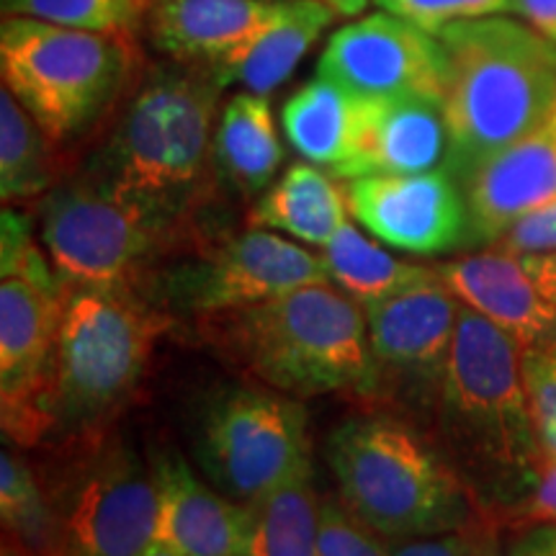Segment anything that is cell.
<instances>
[{
	"instance_id": "1",
	"label": "cell",
	"mask_w": 556,
	"mask_h": 556,
	"mask_svg": "<svg viewBox=\"0 0 556 556\" xmlns=\"http://www.w3.org/2000/svg\"><path fill=\"white\" fill-rule=\"evenodd\" d=\"M428 422L430 438L497 526L500 513L536 482L546 454L528 405L523 351L464 304Z\"/></svg>"
},
{
	"instance_id": "2",
	"label": "cell",
	"mask_w": 556,
	"mask_h": 556,
	"mask_svg": "<svg viewBox=\"0 0 556 556\" xmlns=\"http://www.w3.org/2000/svg\"><path fill=\"white\" fill-rule=\"evenodd\" d=\"M219 93L208 67L173 60L144 67L86 173L148 206L184 240L197 238V217L219 180L214 168Z\"/></svg>"
},
{
	"instance_id": "3",
	"label": "cell",
	"mask_w": 556,
	"mask_h": 556,
	"mask_svg": "<svg viewBox=\"0 0 556 556\" xmlns=\"http://www.w3.org/2000/svg\"><path fill=\"white\" fill-rule=\"evenodd\" d=\"M443 50L446 170L467 186L556 103V45L526 21L482 16L435 34Z\"/></svg>"
},
{
	"instance_id": "4",
	"label": "cell",
	"mask_w": 556,
	"mask_h": 556,
	"mask_svg": "<svg viewBox=\"0 0 556 556\" xmlns=\"http://www.w3.org/2000/svg\"><path fill=\"white\" fill-rule=\"evenodd\" d=\"M325 458L348 510L387 541L426 539L486 518L433 438L402 415H353L330 430Z\"/></svg>"
},
{
	"instance_id": "5",
	"label": "cell",
	"mask_w": 556,
	"mask_h": 556,
	"mask_svg": "<svg viewBox=\"0 0 556 556\" xmlns=\"http://www.w3.org/2000/svg\"><path fill=\"white\" fill-rule=\"evenodd\" d=\"M242 371L291 397L374 394L366 309L332 283H309L212 325Z\"/></svg>"
},
{
	"instance_id": "6",
	"label": "cell",
	"mask_w": 556,
	"mask_h": 556,
	"mask_svg": "<svg viewBox=\"0 0 556 556\" xmlns=\"http://www.w3.org/2000/svg\"><path fill=\"white\" fill-rule=\"evenodd\" d=\"M170 319L131 289L62 291L52 384V438L62 448L106 433L142 381L157 338Z\"/></svg>"
},
{
	"instance_id": "7",
	"label": "cell",
	"mask_w": 556,
	"mask_h": 556,
	"mask_svg": "<svg viewBox=\"0 0 556 556\" xmlns=\"http://www.w3.org/2000/svg\"><path fill=\"white\" fill-rule=\"evenodd\" d=\"M135 34L3 16L0 73L62 155L122 106L142 73Z\"/></svg>"
},
{
	"instance_id": "8",
	"label": "cell",
	"mask_w": 556,
	"mask_h": 556,
	"mask_svg": "<svg viewBox=\"0 0 556 556\" xmlns=\"http://www.w3.org/2000/svg\"><path fill=\"white\" fill-rule=\"evenodd\" d=\"M39 235L62 283L135 289L178 229L139 201L83 170L39 199Z\"/></svg>"
},
{
	"instance_id": "9",
	"label": "cell",
	"mask_w": 556,
	"mask_h": 556,
	"mask_svg": "<svg viewBox=\"0 0 556 556\" xmlns=\"http://www.w3.org/2000/svg\"><path fill=\"white\" fill-rule=\"evenodd\" d=\"M197 464L222 495L258 503L312 464L307 409L270 387H235L206 407Z\"/></svg>"
},
{
	"instance_id": "10",
	"label": "cell",
	"mask_w": 556,
	"mask_h": 556,
	"mask_svg": "<svg viewBox=\"0 0 556 556\" xmlns=\"http://www.w3.org/2000/svg\"><path fill=\"white\" fill-rule=\"evenodd\" d=\"M73 464L58 484L45 482L70 556H144L157 544L160 490L155 469L148 471L122 443L96 438L65 448Z\"/></svg>"
},
{
	"instance_id": "11",
	"label": "cell",
	"mask_w": 556,
	"mask_h": 556,
	"mask_svg": "<svg viewBox=\"0 0 556 556\" xmlns=\"http://www.w3.org/2000/svg\"><path fill=\"white\" fill-rule=\"evenodd\" d=\"M374 358L371 405L430 417L446 374L462 302L433 270L397 294L366 304Z\"/></svg>"
},
{
	"instance_id": "12",
	"label": "cell",
	"mask_w": 556,
	"mask_h": 556,
	"mask_svg": "<svg viewBox=\"0 0 556 556\" xmlns=\"http://www.w3.org/2000/svg\"><path fill=\"white\" fill-rule=\"evenodd\" d=\"M309 283H330L323 255L270 229L248 227L245 232L212 242L197 263L170 270L157 296L173 309L214 317Z\"/></svg>"
},
{
	"instance_id": "13",
	"label": "cell",
	"mask_w": 556,
	"mask_h": 556,
	"mask_svg": "<svg viewBox=\"0 0 556 556\" xmlns=\"http://www.w3.org/2000/svg\"><path fill=\"white\" fill-rule=\"evenodd\" d=\"M62 291L18 276L0 283V415L13 446L31 448L52 438Z\"/></svg>"
},
{
	"instance_id": "14",
	"label": "cell",
	"mask_w": 556,
	"mask_h": 556,
	"mask_svg": "<svg viewBox=\"0 0 556 556\" xmlns=\"http://www.w3.org/2000/svg\"><path fill=\"white\" fill-rule=\"evenodd\" d=\"M317 75L358 99L433 96L443 101L441 41L384 9L340 26L319 54Z\"/></svg>"
},
{
	"instance_id": "15",
	"label": "cell",
	"mask_w": 556,
	"mask_h": 556,
	"mask_svg": "<svg viewBox=\"0 0 556 556\" xmlns=\"http://www.w3.org/2000/svg\"><path fill=\"white\" fill-rule=\"evenodd\" d=\"M351 217L389 248L441 255L471 245L464 186L446 168L413 176H364L343 186Z\"/></svg>"
},
{
	"instance_id": "16",
	"label": "cell",
	"mask_w": 556,
	"mask_h": 556,
	"mask_svg": "<svg viewBox=\"0 0 556 556\" xmlns=\"http://www.w3.org/2000/svg\"><path fill=\"white\" fill-rule=\"evenodd\" d=\"M361 127L351 160L332 173L338 180L364 176H413L446 168L448 124L433 96L361 99Z\"/></svg>"
},
{
	"instance_id": "17",
	"label": "cell",
	"mask_w": 556,
	"mask_h": 556,
	"mask_svg": "<svg viewBox=\"0 0 556 556\" xmlns=\"http://www.w3.org/2000/svg\"><path fill=\"white\" fill-rule=\"evenodd\" d=\"M281 0H152L142 29L165 60L227 67L266 29Z\"/></svg>"
},
{
	"instance_id": "18",
	"label": "cell",
	"mask_w": 556,
	"mask_h": 556,
	"mask_svg": "<svg viewBox=\"0 0 556 556\" xmlns=\"http://www.w3.org/2000/svg\"><path fill=\"white\" fill-rule=\"evenodd\" d=\"M464 193L471 245H492L518 217L556 199V103L528 135L486 160Z\"/></svg>"
},
{
	"instance_id": "19",
	"label": "cell",
	"mask_w": 556,
	"mask_h": 556,
	"mask_svg": "<svg viewBox=\"0 0 556 556\" xmlns=\"http://www.w3.org/2000/svg\"><path fill=\"white\" fill-rule=\"evenodd\" d=\"M464 307L495 323L520 351L556 338V309L541 294L523 255L486 248L482 253L435 266Z\"/></svg>"
},
{
	"instance_id": "20",
	"label": "cell",
	"mask_w": 556,
	"mask_h": 556,
	"mask_svg": "<svg viewBox=\"0 0 556 556\" xmlns=\"http://www.w3.org/2000/svg\"><path fill=\"white\" fill-rule=\"evenodd\" d=\"M157 544L178 556H242L250 533V505L222 495L193 475L178 454L157 458Z\"/></svg>"
},
{
	"instance_id": "21",
	"label": "cell",
	"mask_w": 556,
	"mask_h": 556,
	"mask_svg": "<svg viewBox=\"0 0 556 556\" xmlns=\"http://www.w3.org/2000/svg\"><path fill=\"white\" fill-rule=\"evenodd\" d=\"M336 18L338 11L325 0H281V9L253 45L238 60L214 73L219 86L240 83L250 93H274L294 75L299 62L307 58Z\"/></svg>"
},
{
	"instance_id": "22",
	"label": "cell",
	"mask_w": 556,
	"mask_h": 556,
	"mask_svg": "<svg viewBox=\"0 0 556 556\" xmlns=\"http://www.w3.org/2000/svg\"><path fill=\"white\" fill-rule=\"evenodd\" d=\"M281 160L283 148L268 96L250 90L232 96L222 106L214 131L217 178L242 199H255L274 184Z\"/></svg>"
},
{
	"instance_id": "23",
	"label": "cell",
	"mask_w": 556,
	"mask_h": 556,
	"mask_svg": "<svg viewBox=\"0 0 556 556\" xmlns=\"http://www.w3.org/2000/svg\"><path fill=\"white\" fill-rule=\"evenodd\" d=\"M345 189L330 170L294 163L261 193L248 214V227L276 229L289 238L323 248L348 222Z\"/></svg>"
},
{
	"instance_id": "24",
	"label": "cell",
	"mask_w": 556,
	"mask_h": 556,
	"mask_svg": "<svg viewBox=\"0 0 556 556\" xmlns=\"http://www.w3.org/2000/svg\"><path fill=\"white\" fill-rule=\"evenodd\" d=\"M361 101L323 75L304 83L283 103L281 124L291 148L307 163L336 173L356 150Z\"/></svg>"
},
{
	"instance_id": "25",
	"label": "cell",
	"mask_w": 556,
	"mask_h": 556,
	"mask_svg": "<svg viewBox=\"0 0 556 556\" xmlns=\"http://www.w3.org/2000/svg\"><path fill=\"white\" fill-rule=\"evenodd\" d=\"M65 155L9 88H0V197L3 204L41 199L60 184Z\"/></svg>"
},
{
	"instance_id": "26",
	"label": "cell",
	"mask_w": 556,
	"mask_h": 556,
	"mask_svg": "<svg viewBox=\"0 0 556 556\" xmlns=\"http://www.w3.org/2000/svg\"><path fill=\"white\" fill-rule=\"evenodd\" d=\"M319 497L312 464L250 505L242 556H319Z\"/></svg>"
},
{
	"instance_id": "27",
	"label": "cell",
	"mask_w": 556,
	"mask_h": 556,
	"mask_svg": "<svg viewBox=\"0 0 556 556\" xmlns=\"http://www.w3.org/2000/svg\"><path fill=\"white\" fill-rule=\"evenodd\" d=\"M0 516L5 539L24 556H70L65 528L45 479L9 448L0 454Z\"/></svg>"
},
{
	"instance_id": "28",
	"label": "cell",
	"mask_w": 556,
	"mask_h": 556,
	"mask_svg": "<svg viewBox=\"0 0 556 556\" xmlns=\"http://www.w3.org/2000/svg\"><path fill=\"white\" fill-rule=\"evenodd\" d=\"M319 255L328 268L332 287L356 299L361 307L413 287L415 281L433 270L394 258L377 242L368 240L364 232H358L351 219L325 242Z\"/></svg>"
},
{
	"instance_id": "29",
	"label": "cell",
	"mask_w": 556,
	"mask_h": 556,
	"mask_svg": "<svg viewBox=\"0 0 556 556\" xmlns=\"http://www.w3.org/2000/svg\"><path fill=\"white\" fill-rule=\"evenodd\" d=\"M3 16L45 21L86 31L135 34L148 9L139 0H3Z\"/></svg>"
},
{
	"instance_id": "30",
	"label": "cell",
	"mask_w": 556,
	"mask_h": 556,
	"mask_svg": "<svg viewBox=\"0 0 556 556\" xmlns=\"http://www.w3.org/2000/svg\"><path fill=\"white\" fill-rule=\"evenodd\" d=\"M0 268L3 276H18L47 289H62V278L54 270L47 250L31 238V217L5 206L0 219Z\"/></svg>"
},
{
	"instance_id": "31",
	"label": "cell",
	"mask_w": 556,
	"mask_h": 556,
	"mask_svg": "<svg viewBox=\"0 0 556 556\" xmlns=\"http://www.w3.org/2000/svg\"><path fill=\"white\" fill-rule=\"evenodd\" d=\"M319 556H392V541L353 516L340 497H319Z\"/></svg>"
},
{
	"instance_id": "32",
	"label": "cell",
	"mask_w": 556,
	"mask_h": 556,
	"mask_svg": "<svg viewBox=\"0 0 556 556\" xmlns=\"http://www.w3.org/2000/svg\"><path fill=\"white\" fill-rule=\"evenodd\" d=\"M523 381L541 448L556 458V338L523 351Z\"/></svg>"
},
{
	"instance_id": "33",
	"label": "cell",
	"mask_w": 556,
	"mask_h": 556,
	"mask_svg": "<svg viewBox=\"0 0 556 556\" xmlns=\"http://www.w3.org/2000/svg\"><path fill=\"white\" fill-rule=\"evenodd\" d=\"M379 9L438 34L456 21L513 13V0H377Z\"/></svg>"
},
{
	"instance_id": "34",
	"label": "cell",
	"mask_w": 556,
	"mask_h": 556,
	"mask_svg": "<svg viewBox=\"0 0 556 556\" xmlns=\"http://www.w3.org/2000/svg\"><path fill=\"white\" fill-rule=\"evenodd\" d=\"M392 556H500V528L479 520L438 536L392 541Z\"/></svg>"
},
{
	"instance_id": "35",
	"label": "cell",
	"mask_w": 556,
	"mask_h": 556,
	"mask_svg": "<svg viewBox=\"0 0 556 556\" xmlns=\"http://www.w3.org/2000/svg\"><path fill=\"white\" fill-rule=\"evenodd\" d=\"M556 526V458L546 456L531 490L497 516V528H523Z\"/></svg>"
},
{
	"instance_id": "36",
	"label": "cell",
	"mask_w": 556,
	"mask_h": 556,
	"mask_svg": "<svg viewBox=\"0 0 556 556\" xmlns=\"http://www.w3.org/2000/svg\"><path fill=\"white\" fill-rule=\"evenodd\" d=\"M492 248L516 255H552L556 253V199L546 201L523 217H518Z\"/></svg>"
},
{
	"instance_id": "37",
	"label": "cell",
	"mask_w": 556,
	"mask_h": 556,
	"mask_svg": "<svg viewBox=\"0 0 556 556\" xmlns=\"http://www.w3.org/2000/svg\"><path fill=\"white\" fill-rule=\"evenodd\" d=\"M505 556H556V526L523 528Z\"/></svg>"
},
{
	"instance_id": "38",
	"label": "cell",
	"mask_w": 556,
	"mask_h": 556,
	"mask_svg": "<svg viewBox=\"0 0 556 556\" xmlns=\"http://www.w3.org/2000/svg\"><path fill=\"white\" fill-rule=\"evenodd\" d=\"M513 13L556 45V0H513Z\"/></svg>"
},
{
	"instance_id": "39",
	"label": "cell",
	"mask_w": 556,
	"mask_h": 556,
	"mask_svg": "<svg viewBox=\"0 0 556 556\" xmlns=\"http://www.w3.org/2000/svg\"><path fill=\"white\" fill-rule=\"evenodd\" d=\"M526 266L531 270L533 281L541 294L556 309V253L552 255H523Z\"/></svg>"
},
{
	"instance_id": "40",
	"label": "cell",
	"mask_w": 556,
	"mask_h": 556,
	"mask_svg": "<svg viewBox=\"0 0 556 556\" xmlns=\"http://www.w3.org/2000/svg\"><path fill=\"white\" fill-rule=\"evenodd\" d=\"M325 3L332 5V9L338 11V16H356L366 9L364 3H358V0H325Z\"/></svg>"
},
{
	"instance_id": "41",
	"label": "cell",
	"mask_w": 556,
	"mask_h": 556,
	"mask_svg": "<svg viewBox=\"0 0 556 556\" xmlns=\"http://www.w3.org/2000/svg\"><path fill=\"white\" fill-rule=\"evenodd\" d=\"M144 556H178V554H176V552H170L168 546H163V544H155V546H152L150 552L144 554Z\"/></svg>"
},
{
	"instance_id": "42",
	"label": "cell",
	"mask_w": 556,
	"mask_h": 556,
	"mask_svg": "<svg viewBox=\"0 0 556 556\" xmlns=\"http://www.w3.org/2000/svg\"><path fill=\"white\" fill-rule=\"evenodd\" d=\"M0 556H24V554H21V552H18V548H16V546H13L9 539H5V541H3V554H0Z\"/></svg>"
},
{
	"instance_id": "43",
	"label": "cell",
	"mask_w": 556,
	"mask_h": 556,
	"mask_svg": "<svg viewBox=\"0 0 556 556\" xmlns=\"http://www.w3.org/2000/svg\"><path fill=\"white\" fill-rule=\"evenodd\" d=\"M139 3H142V5H144V9H148V11H150V5H152V0H139Z\"/></svg>"
},
{
	"instance_id": "44",
	"label": "cell",
	"mask_w": 556,
	"mask_h": 556,
	"mask_svg": "<svg viewBox=\"0 0 556 556\" xmlns=\"http://www.w3.org/2000/svg\"><path fill=\"white\" fill-rule=\"evenodd\" d=\"M358 3H364V5H366V3H368V0H358Z\"/></svg>"
}]
</instances>
